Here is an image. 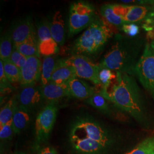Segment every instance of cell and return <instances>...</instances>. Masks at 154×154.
Returning a JSON list of instances; mask_svg holds the SVG:
<instances>
[{
    "label": "cell",
    "mask_w": 154,
    "mask_h": 154,
    "mask_svg": "<svg viewBox=\"0 0 154 154\" xmlns=\"http://www.w3.org/2000/svg\"><path fill=\"white\" fill-rule=\"evenodd\" d=\"M105 98L119 109L138 121L145 119V109L140 88L132 75L116 72V79L99 91Z\"/></svg>",
    "instance_id": "cell-1"
},
{
    "label": "cell",
    "mask_w": 154,
    "mask_h": 154,
    "mask_svg": "<svg viewBox=\"0 0 154 154\" xmlns=\"http://www.w3.org/2000/svg\"><path fill=\"white\" fill-rule=\"evenodd\" d=\"M69 140L77 154H103L111 143L107 131L89 117L78 118L73 122Z\"/></svg>",
    "instance_id": "cell-2"
},
{
    "label": "cell",
    "mask_w": 154,
    "mask_h": 154,
    "mask_svg": "<svg viewBox=\"0 0 154 154\" xmlns=\"http://www.w3.org/2000/svg\"><path fill=\"white\" fill-rule=\"evenodd\" d=\"M139 51L140 46L135 42L117 41L104 55L99 65L114 72L135 75Z\"/></svg>",
    "instance_id": "cell-3"
},
{
    "label": "cell",
    "mask_w": 154,
    "mask_h": 154,
    "mask_svg": "<svg viewBox=\"0 0 154 154\" xmlns=\"http://www.w3.org/2000/svg\"><path fill=\"white\" fill-rule=\"evenodd\" d=\"M112 35V30L104 20L97 18L75 41L72 48L73 55H94Z\"/></svg>",
    "instance_id": "cell-4"
},
{
    "label": "cell",
    "mask_w": 154,
    "mask_h": 154,
    "mask_svg": "<svg viewBox=\"0 0 154 154\" xmlns=\"http://www.w3.org/2000/svg\"><path fill=\"white\" fill-rule=\"evenodd\" d=\"M96 19L94 8L90 4L83 1L72 3L69 18V35L72 36L88 28Z\"/></svg>",
    "instance_id": "cell-5"
},
{
    "label": "cell",
    "mask_w": 154,
    "mask_h": 154,
    "mask_svg": "<svg viewBox=\"0 0 154 154\" xmlns=\"http://www.w3.org/2000/svg\"><path fill=\"white\" fill-rule=\"evenodd\" d=\"M135 75L154 100V44L146 45L135 67Z\"/></svg>",
    "instance_id": "cell-6"
},
{
    "label": "cell",
    "mask_w": 154,
    "mask_h": 154,
    "mask_svg": "<svg viewBox=\"0 0 154 154\" xmlns=\"http://www.w3.org/2000/svg\"><path fill=\"white\" fill-rule=\"evenodd\" d=\"M58 112V107L55 102L49 103L41 110L35 123V146L39 149L41 144L45 143L49 138L54 125Z\"/></svg>",
    "instance_id": "cell-7"
},
{
    "label": "cell",
    "mask_w": 154,
    "mask_h": 154,
    "mask_svg": "<svg viewBox=\"0 0 154 154\" xmlns=\"http://www.w3.org/2000/svg\"><path fill=\"white\" fill-rule=\"evenodd\" d=\"M61 63L67 66L73 67L79 78L90 81L97 86H100L99 72L100 69L99 64L94 63L87 56L75 54L61 60Z\"/></svg>",
    "instance_id": "cell-8"
},
{
    "label": "cell",
    "mask_w": 154,
    "mask_h": 154,
    "mask_svg": "<svg viewBox=\"0 0 154 154\" xmlns=\"http://www.w3.org/2000/svg\"><path fill=\"white\" fill-rule=\"evenodd\" d=\"M113 11L118 16L126 23L138 22L149 16L152 11L151 6H127L121 4H112Z\"/></svg>",
    "instance_id": "cell-9"
},
{
    "label": "cell",
    "mask_w": 154,
    "mask_h": 154,
    "mask_svg": "<svg viewBox=\"0 0 154 154\" xmlns=\"http://www.w3.org/2000/svg\"><path fill=\"white\" fill-rule=\"evenodd\" d=\"M42 65L41 60L37 57H29L25 65L21 69L20 83L23 88L33 86L41 78Z\"/></svg>",
    "instance_id": "cell-10"
},
{
    "label": "cell",
    "mask_w": 154,
    "mask_h": 154,
    "mask_svg": "<svg viewBox=\"0 0 154 154\" xmlns=\"http://www.w3.org/2000/svg\"><path fill=\"white\" fill-rule=\"evenodd\" d=\"M43 98L42 91L38 88L35 86H28L21 91L17 101L21 108L30 112L39 105Z\"/></svg>",
    "instance_id": "cell-11"
},
{
    "label": "cell",
    "mask_w": 154,
    "mask_h": 154,
    "mask_svg": "<svg viewBox=\"0 0 154 154\" xmlns=\"http://www.w3.org/2000/svg\"><path fill=\"white\" fill-rule=\"evenodd\" d=\"M11 34L13 47L29 39L36 37V34L32 20L29 17L17 23Z\"/></svg>",
    "instance_id": "cell-12"
},
{
    "label": "cell",
    "mask_w": 154,
    "mask_h": 154,
    "mask_svg": "<svg viewBox=\"0 0 154 154\" xmlns=\"http://www.w3.org/2000/svg\"><path fill=\"white\" fill-rule=\"evenodd\" d=\"M70 97L80 100L88 99L96 92L94 88L78 77H74L67 83Z\"/></svg>",
    "instance_id": "cell-13"
},
{
    "label": "cell",
    "mask_w": 154,
    "mask_h": 154,
    "mask_svg": "<svg viewBox=\"0 0 154 154\" xmlns=\"http://www.w3.org/2000/svg\"><path fill=\"white\" fill-rule=\"evenodd\" d=\"M41 91L44 98L50 103L55 102L66 97H70L67 83L57 85L50 82L43 86Z\"/></svg>",
    "instance_id": "cell-14"
},
{
    "label": "cell",
    "mask_w": 154,
    "mask_h": 154,
    "mask_svg": "<svg viewBox=\"0 0 154 154\" xmlns=\"http://www.w3.org/2000/svg\"><path fill=\"white\" fill-rule=\"evenodd\" d=\"M50 30L53 39L58 44L62 46L65 41V20L60 11H55L51 22Z\"/></svg>",
    "instance_id": "cell-15"
},
{
    "label": "cell",
    "mask_w": 154,
    "mask_h": 154,
    "mask_svg": "<svg viewBox=\"0 0 154 154\" xmlns=\"http://www.w3.org/2000/svg\"><path fill=\"white\" fill-rule=\"evenodd\" d=\"M75 69L70 66H67L59 61L55 71L53 74L50 82L57 85L66 84L73 78L76 77Z\"/></svg>",
    "instance_id": "cell-16"
},
{
    "label": "cell",
    "mask_w": 154,
    "mask_h": 154,
    "mask_svg": "<svg viewBox=\"0 0 154 154\" xmlns=\"http://www.w3.org/2000/svg\"><path fill=\"white\" fill-rule=\"evenodd\" d=\"M30 121V112L21 108L18 104L12 119L14 133L18 134L25 130L28 127Z\"/></svg>",
    "instance_id": "cell-17"
},
{
    "label": "cell",
    "mask_w": 154,
    "mask_h": 154,
    "mask_svg": "<svg viewBox=\"0 0 154 154\" xmlns=\"http://www.w3.org/2000/svg\"><path fill=\"white\" fill-rule=\"evenodd\" d=\"M59 61H58L54 56L45 57L42 65L41 81L42 86H44L50 82L53 74L55 71Z\"/></svg>",
    "instance_id": "cell-18"
},
{
    "label": "cell",
    "mask_w": 154,
    "mask_h": 154,
    "mask_svg": "<svg viewBox=\"0 0 154 154\" xmlns=\"http://www.w3.org/2000/svg\"><path fill=\"white\" fill-rule=\"evenodd\" d=\"M22 54L27 58L31 57H40L39 51L38 41L36 37L29 39L27 41L14 47Z\"/></svg>",
    "instance_id": "cell-19"
},
{
    "label": "cell",
    "mask_w": 154,
    "mask_h": 154,
    "mask_svg": "<svg viewBox=\"0 0 154 154\" xmlns=\"http://www.w3.org/2000/svg\"><path fill=\"white\" fill-rule=\"evenodd\" d=\"M100 11L104 20L111 25L122 29V26L127 23L120 17L116 14L111 4H106L102 6Z\"/></svg>",
    "instance_id": "cell-20"
},
{
    "label": "cell",
    "mask_w": 154,
    "mask_h": 154,
    "mask_svg": "<svg viewBox=\"0 0 154 154\" xmlns=\"http://www.w3.org/2000/svg\"><path fill=\"white\" fill-rule=\"evenodd\" d=\"M86 102L88 105L104 113L109 114L110 112V101L106 99L99 91L94 94L90 98L87 99Z\"/></svg>",
    "instance_id": "cell-21"
},
{
    "label": "cell",
    "mask_w": 154,
    "mask_h": 154,
    "mask_svg": "<svg viewBox=\"0 0 154 154\" xmlns=\"http://www.w3.org/2000/svg\"><path fill=\"white\" fill-rule=\"evenodd\" d=\"M17 105V100L15 98H11L1 108L0 111V127L4 126L9 122L11 121Z\"/></svg>",
    "instance_id": "cell-22"
},
{
    "label": "cell",
    "mask_w": 154,
    "mask_h": 154,
    "mask_svg": "<svg viewBox=\"0 0 154 154\" xmlns=\"http://www.w3.org/2000/svg\"><path fill=\"white\" fill-rule=\"evenodd\" d=\"M14 49L11 34L7 33L1 38L0 58L3 61H9Z\"/></svg>",
    "instance_id": "cell-23"
},
{
    "label": "cell",
    "mask_w": 154,
    "mask_h": 154,
    "mask_svg": "<svg viewBox=\"0 0 154 154\" xmlns=\"http://www.w3.org/2000/svg\"><path fill=\"white\" fill-rule=\"evenodd\" d=\"M3 65L6 77L10 83H20L21 69L12 63L10 61H3Z\"/></svg>",
    "instance_id": "cell-24"
},
{
    "label": "cell",
    "mask_w": 154,
    "mask_h": 154,
    "mask_svg": "<svg viewBox=\"0 0 154 154\" xmlns=\"http://www.w3.org/2000/svg\"><path fill=\"white\" fill-rule=\"evenodd\" d=\"M58 44L51 38L48 39L41 42H38L39 54L45 57L53 56L58 51Z\"/></svg>",
    "instance_id": "cell-25"
},
{
    "label": "cell",
    "mask_w": 154,
    "mask_h": 154,
    "mask_svg": "<svg viewBox=\"0 0 154 154\" xmlns=\"http://www.w3.org/2000/svg\"><path fill=\"white\" fill-rule=\"evenodd\" d=\"M154 151V137L147 138L126 154H151Z\"/></svg>",
    "instance_id": "cell-26"
},
{
    "label": "cell",
    "mask_w": 154,
    "mask_h": 154,
    "mask_svg": "<svg viewBox=\"0 0 154 154\" xmlns=\"http://www.w3.org/2000/svg\"><path fill=\"white\" fill-rule=\"evenodd\" d=\"M116 78V72L111 70L109 69L101 67L99 72L100 88L109 86L111 83L114 81Z\"/></svg>",
    "instance_id": "cell-27"
},
{
    "label": "cell",
    "mask_w": 154,
    "mask_h": 154,
    "mask_svg": "<svg viewBox=\"0 0 154 154\" xmlns=\"http://www.w3.org/2000/svg\"><path fill=\"white\" fill-rule=\"evenodd\" d=\"M37 37L38 42L52 38L50 30V22L44 21L39 23L37 26Z\"/></svg>",
    "instance_id": "cell-28"
},
{
    "label": "cell",
    "mask_w": 154,
    "mask_h": 154,
    "mask_svg": "<svg viewBox=\"0 0 154 154\" xmlns=\"http://www.w3.org/2000/svg\"><path fill=\"white\" fill-rule=\"evenodd\" d=\"M28 58L26 57L19 52L17 50L13 49L9 61H11L12 63L18 67L19 68L22 69L26 63Z\"/></svg>",
    "instance_id": "cell-29"
},
{
    "label": "cell",
    "mask_w": 154,
    "mask_h": 154,
    "mask_svg": "<svg viewBox=\"0 0 154 154\" xmlns=\"http://www.w3.org/2000/svg\"><path fill=\"white\" fill-rule=\"evenodd\" d=\"M13 134L14 133L12 126V120L4 126L0 127V139L1 140L5 141L11 139Z\"/></svg>",
    "instance_id": "cell-30"
},
{
    "label": "cell",
    "mask_w": 154,
    "mask_h": 154,
    "mask_svg": "<svg viewBox=\"0 0 154 154\" xmlns=\"http://www.w3.org/2000/svg\"><path fill=\"white\" fill-rule=\"evenodd\" d=\"M0 85L1 94L7 92V90H9V88L11 87L10 82L6 77L4 69L3 61L2 60L0 61Z\"/></svg>",
    "instance_id": "cell-31"
},
{
    "label": "cell",
    "mask_w": 154,
    "mask_h": 154,
    "mask_svg": "<svg viewBox=\"0 0 154 154\" xmlns=\"http://www.w3.org/2000/svg\"><path fill=\"white\" fill-rule=\"evenodd\" d=\"M122 30L128 35L135 37L139 33L140 28L135 23H127L122 26Z\"/></svg>",
    "instance_id": "cell-32"
},
{
    "label": "cell",
    "mask_w": 154,
    "mask_h": 154,
    "mask_svg": "<svg viewBox=\"0 0 154 154\" xmlns=\"http://www.w3.org/2000/svg\"><path fill=\"white\" fill-rule=\"evenodd\" d=\"M38 154H58V153L54 147L49 146H46L39 149Z\"/></svg>",
    "instance_id": "cell-33"
},
{
    "label": "cell",
    "mask_w": 154,
    "mask_h": 154,
    "mask_svg": "<svg viewBox=\"0 0 154 154\" xmlns=\"http://www.w3.org/2000/svg\"><path fill=\"white\" fill-rule=\"evenodd\" d=\"M149 17H151V18H152L154 19V13L151 12V13H149Z\"/></svg>",
    "instance_id": "cell-34"
},
{
    "label": "cell",
    "mask_w": 154,
    "mask_h": 154,
    "mask_svg": "<svg viewBox=\"0 0 154 154\" xmlns=\"http://www.w3.org/2000/svg\"><path fill=\"white\" fill-rule=\"evenodd\" d=\"M14 154H27L23 151H17L16 152H15Z\"/></svg>",
    "instance_id": "cell-35"
},
{
    "label": "cell",
    "mask_w": 154,
    "mask_h": 154,
    "mask_svg": "<svg viewBox=\"0 0 154 154\" xmlns=\"http://www.w3.org/2000/svg\"><path fill=\"white\" fill-rule=\"evenodd\" d=\"M154 154V152H152V154Z\"/></svg>",
    "instance_id": "cell-36"
}]
</instances>
